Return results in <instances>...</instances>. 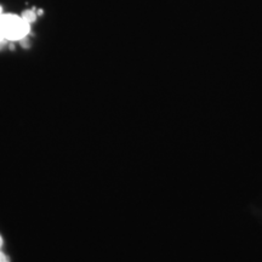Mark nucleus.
Instances as JSON below:
<instances>
[{
	"label": "nucleus",
	"mask_w": 262,
	"mask_h": 262,
	"mask_svg": "<svg viewBox=\"0 0 262 262\" xmlns=\"http://www.w3.org/2000/svg\"><path fill=\"white\" fill-rule=\"evenodd\" d=\"M2 245H3V239H2V237H0V248H2ZM0 262H9L8 257H6L5 255L2 253V251H0Z\"/></svg>",
	"instance_id": "obj_1"
},
{
	"label": "nucleus",
	"mask_w": 262,
	"mask_h": 262,
	"mask_svg": "<svg viewBox=\"0 0 262 262\" xmlns=\"http://www.w3.org/2000/svg\"><path fill=\"white\" fill-rule=\"evenodd\" d=\"M2 15H3V9L0 8V16H2Z\"/></svg>",
	"instance_id": "obj_2"
}]
</instances>
